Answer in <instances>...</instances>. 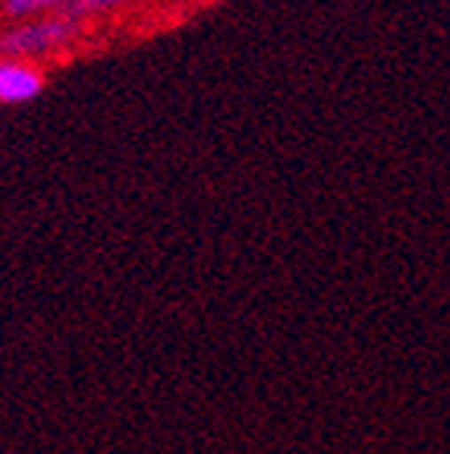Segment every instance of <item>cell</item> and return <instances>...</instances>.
Masks as SVG:
<instances>
[{
	"mask_svg": "<svg viewBox=\"0 0 450 454\" xmlns=\"http://www.w3.org/2000/svg\"><path fill=\"white\" fill-rule=\"evenodd\" d=\"M79 20L66 13H44L22 20V26L4 28L0 32V57H19V60H38L44 54L73 44V38L79 35Z\"/></svg>",
	"mask_w": 450,
	"mask_h": 454,
	"instance_id": "cell-1",
	"label": "cell"
},
{
	"mask_svg": "<svg viewBox=\"0 0 450 454\" xmlns=\"http://www.w3.org/2000/svg\"><path fill=\"white\" fill-rule=\"evenodd\" d=\"M48 89V76L35 60L0 57V105H28Z\"/></svg>",
	"mask_w": 450,
	"mask_h": 454,
	"instance_id": "cell-2",
	"label": "cell"
},
{
	"mask_svg": "<svg viewBox=\"0 0 450 454\" xmlns=\"http://www.w3.org/2000/svg\"><path fill=\"white\" fill-rule=\"evenodd\" d=\"M73 0H0V7L10 20H32L44 13H64Z\"/></svg>",
	"mask_w": 450,
	"mask_h": 454,
	"instance_id": "cell-3",
	"label": "cell"
},
{
	"mask_svg": "<svg viewBox=\"0 0 450 454\" xmlns=\"http://www.w3.org/2000/svg\"><path fill=\"white\" fill-rule=\"evenodd\" d=\"M136 0H73L70 7L64 10L66 16L82 22L85 16H98V13H111V10H120V7H129Z\"/></svg>",
	"mask_w": 450,
	"mask_h": 454,
	"instance_id": "cell-4",
	"label": "cell"
}]
</instances>
